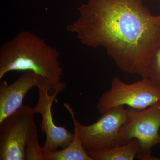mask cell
<instances>
[{
	"instance_id": "obj_1",
	"label": "cell",
	"mask_w": 160,
	"mask_h": 160,
	"mask_svg": "<svg viewBox=\"0 0 160 160\" xmlns=\"http://www.w3.org/2000/svg\"><path fill=\"white\" fill-rule=\"evenodd\" d=\"M66 26L85 46L102 47L122 71L147 78L150 58L160 46V14L142 0H89Z\"/></svg>"
},
{
	"instance_id": "obj_2",
	"label": "cell",
	"mask_w": 160,
	"mask_h": 160,
	"mask_svg": "<svg viewBox=\"0 0 160 160\" xmlns=\"http://www.w3.org/2000/svg\"><path fill=\"white\" fill-rule=\"evenodd\" d=\"M59 52L45 40L29 31H23L6 42L0 49V79L9 72L32 71L49 83L52 90L64 91Z\"/></svg>"
},
{
	"instance_id": "obj_3",
	"label": "cell",
	"mask_w": 160,
	"mask_h": 160,
	"mask_svg": "<svg viewBox=\"0 0 160 160\" xmlns=\"http://www.w3.org/2000/svg\"><path fill=\"white\" fill-rule=\"evenodd\" d=\"M127 120L120 129L122 145L133 139L138 142L136 158L140 160H160L152 154V149L160 144V102L143 109L129 107Z\"/></svg>"
},
{
	"instance_id": "obj_4",
	"label": "cell",
	"mask_w": 160,
	"mask_h": 160,
	"mask_svg": "<svg viewBox=\"0 0 160 160\" xmlns=\"http://www.w3.org/2000/svg\"><path fill=\"white\" fill-rule=\"evenodd\" d=\"M64 106L71 115L76 132L86 151L112 148L122 145L120 129L127 120V109L119 106L102 113L97 122L89 126L79 122L67 103Z\"/></svg>"
},
{
	"instance_id": "obj_5",
	"label": "cell",
	"mask_w": 160,
	"mask_h": 160,
	"mask_svg": "<svg viewBox=\"0 0 160 160\" xmlns=\"http://www.w3.org/2000/svg\"><path fill=\"white\" fill-rule=\"evenodd\" d=\"M160 102V89L149 78H142L131 84L115 76L111 87L98 100L97 108L100 113L119 106H128L143 109Z\"/></svg>"
},
{
	"instance_id": "obj_6",
	"label": "cell",
	"mask_w": 160,
	"mask_h": 160,
	"mask_svg": "<svg viewBox=\"0 0 160 160\" xmlns=\"http://www.w3.org/2000/svg\"><path fill=\"white\" fill-rule=\"evenodd\" d=\"M34 110L23 105L0 122V160H26V143Z\"/></svg>"
},
{
	"instance_id": "obj_7",
	"label": "cell",
	"mask_w": 160,
	"mask_h": 160,
	"mask_svg": "<svg viewBox=\"0 0 160 160\" xmlns=\"http://www.w3.org/2000/svg\"><path fill=\"white\" fill-rule=\"evenodd\" d=\"M51 91L49 86L39 88L38 100L33 108L35 113H40L42 118L40 128L42 132L46 135V141L42 147L43 154L58 150L59 147L66 148L71 142L75 136L74 132L72 133L65 127L55 124L52 114V106L59 92H54L52 95H49V92Z\"/></svg>"
},
{
	"instance_id": "obj_8",
	"label": "cell",
	"mask_w": 160,
	"mask_h": 160,
	"mask_svg": "<svg viewBox=\"0 0 160 160\" xmlns=\"http://www.w3.org/2000/svg\"><path fill=\"white\" fill-rule=\"evenodd\" d=\"M49 86L44 78L32 71H26L14 82H0V122L23 106L26 93L34 87Z\"/></svg>"
},
{
	"instance_id": "obj_9",
	"label": "cell",
	"mask_w": 160,
	"mask_h": 160,
	"mask_svg": "<svg viewBox=\"0 0 160 160\" xmlns=\"http://www.w3.org/2000/svg\"><path fill=\"white\" fill-rule=\"evenodd\" d=\"M138 150V142L135 138L121 146L87 151L92 160H132L136 157Z\"/></svg>"
},
{
	"instance_id": "obj_10",
	"label": "cell",
	"mask_w": 160,
	"mask_h": 160,
	"mask_svg": "<svg viewBox=\"0 0 160 160\" xmlns=\"http://www.w3.org/2000/svg\"><path fill=\"white\" fill-rule=\"evenodd\" d=\"M71 142L61 150H55L44 155L45 160H92L82 144L76 132Z\"/></svg>"
},
{
	"instance_id": "obj_11",
	"label": "cell",
	"mask_w": 160,
	"mask_h": 160,
	"mask_svg": "<svg viewBox=\"0 0 160 160\" xmlns=\"http://www.w3.org/2000/svg\"><path fill=\"white\" fill-rule=\"evenodd\" d=\"M26 160H45L42 147L40 146L38 134L35 121L29 128L26 143Z\"/></svg>"
},
{
	"instance_id": "obj_12",
	"label": "cell",
	"mask_w": 160,
	"mask_h": 160,
	"mask_svg": "<svg viewBox=\"0 0 160 160\" xmlns=\"http://www.w3.org/2000/svg\"><path fill=\"white\" fill-rule=\"evenodd\" d=\"M147 78L160 89V46L154 50L150 58Z\"/></svg>"
},
{
	"instance_id": "obj_13",
	"label": "cell",
	"mask_w": 160,
	"mask_h": 160,
	"mask_svg": "<svg viewBox=\"0 0 160 160\" xmlns=\"http://www.w3.org/2000/svg\"></svg>"
}]
</instances>
